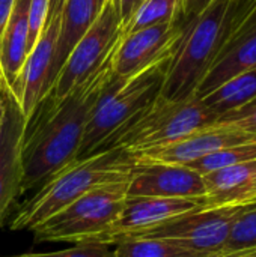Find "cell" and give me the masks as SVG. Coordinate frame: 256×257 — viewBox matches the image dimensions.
<instances>
[{
  "label": "cell",
  "mask_w": 256,
  "mask_h": 257,
  "mask_svg": "<svg viewBox=\"0 0 256 257\" xmlns=\"http://www.w3.org/2000/svg\"><path fill=\"white\" fill-rule=\"evenodd\" d=\"M110 59L65 98L53 99L47 95L27 119L21 151V193L75 160L86 125L112 77Z\"/></svg>",
  "instance_id": "6da1fadb"
},
{
  "label": "cell",
  "mask_w": 256,
  "mask_h": 257,
  "mask_svg": "<svg viewBox=\"0 0 256 257\" xmlns=\"http://www.w3.org/2000/svg\"><path fill=\"white\" fill-rule=\"evenodd\" d=\"M137 167L136 155L115 148L74 160L41 184V188L14 215L9 229L30 232L97 187L128 182Z\"/></svg>",
  "instance_id": "7a4b0ae2"
},
{
  "label": "cell",
  "mask_w": 256,
  "mask_h": 257,
  "mask_svg": "<svg viewBox=\"0 0 256 257\" xmlns=\"http://www.w3.org/2000/svg\"><path fill=\"white\" fill-rule=\"evenodd\" d=\"M234 0H213L183 27L181 39L167 65L160 96L166 101L193 98L220 54L232 26Z\"/></svg>",
  "instance_id": "3957f363"
},
{
  "label": "cell",
  "mask_w": 256,
  "mask_h": 257,
  "mask_svg": "<svg viewBox=\"0 0 256 257\" xmlns=\"http://www.w3.org/2000/svg\"><path fill=\"white\" fill-rule=\"evenodd\" d=\"M217 120L219 117L196 96L184 101H166L158 96L110 134L95 152L121 148L137 155L172 145Z\"/></svg>",
  "instance_id": "277c9868"
},
{
  "label": "cell",
  "mask_w": 256,
  "mask_h": 257,
  "mask_svg": "<svg viewBox=\"0 0 256 257\" xmlns=\"http://www.w3.org/2000/svg\"><path fill=\"white\" fill-rule=\"evenodd\" d=\"M169 62L163 60L130 78H118L112 72L86 125L75 160L92 155L110 134L160 96Z\"/></svg>",
  "instance_id": "5b68a950"
},
{
  "label": "cell",
  "mask_w": 256,
  "mask_h": 257,
  "mask_svg": "<svg viewBox=\"0 0 256 257\" xmlns=\"http://www.w3.org/2000/svg\"><path fill=\"white\" fill-rule=\"evenodd\" d=\"M128 182L94 188L30 232L36 242H101L119 218Z\"/></svg>",
  "instance_id": "8992f818"
},
{
  "label": "cell",
  "mask_w": 256,
  "mask_h": 257,
  "mask_svg": "<svg viewBox=\"0 0 256 257\" xmlns=\"http://www.w3.org/2000/svg\"><path fill=\"white\" fill-rule=\"evenodd\" d=\"M121 38L122 23L112 0H109L98 12L89 30L69 53L48 96L62 99L89 80L110 59Z\"/></svg>",
  "instance_id": "52a82bcc"
},
{
  "label": "cell",
  "mask_w": 256,
  "mask_h": 257,
  "mask_svg": "<svg viewBox=\"0 0 256 257\" xmlns=\"http://www.w3.org/2000/svg\"><path fill=\"white\" fill-rule=\"evenodd\" d=\"M246 208L247 203L202 206L130 238L169 239L189 250L216 257L226 244L232 223Z\"/></svg>",
  "instance_id": "ba28073f"
},
{
  "label": "cell",
  "mask_w": 256,
  "mask_h": 257,
  "mask_svg": "<svg viewBox=\"0 0 256 257\" xmlns=\"http://www.w3.org/2000/svg\"><path fill=\"white\" fill-rule=\"evenodd\" d=\"M181 35L183 26L175 21L124 35L110 59L113 75L130 78L163 60L172 59Z\"/></svg>",
  "instance_id": "9c48e42d"
},
{
  "label": "cell",
  "mask_w": 256,
  "mask_h": 257,
  "mask_svg": "<svg viewBox=\"0 0 256 257\" xmlns=\"http://www.w3.org/2000/svg\"><path fill=\"white\" fill-rule=\"evenodd\" d=\"M249 142H256V137L232 125L216 122L213 125H208L205 128L192 133L190 136L172 145L137 154L136 160L139 164L160 163V164L189 166L220 149H226Z\"/></svg>",
  "instance_id": "30bf717a"
},
{
  "label": "cell",
  "mask_w": 256,
  "mask_h": 257,
  "mask_svg": "<svg viewBox=\"0 0 256 257\" xmlns=\"http://www.w3.org/2000/svg\"><path fill=\"white\" fill-rule=\"evenodd\" d=\"M256 69V5L231 27L229 36L201 81L195 96L204 98L232 77Z\"/></svg>",
  "instance_id": "8fae6325"
},
{
  "label": "cell",
  "mask_w": 256,
  "mask_h": 257,
  "mask_svg": "<svg viewBox=\"0 0 256 257\" xmlns=\"http://www.w3.org/2000/svg\"><path fill=\"white\" fill-rule=\"evenodd\" d=\"M205 206L204 199L169 197H127L122 212L113 227L103 238V244H115L119 239L136 236L167 220Z\"/></svg>",
  "instance_id": "7c38bea8"
},
{
  "label": "cell",
  "mask_w": 256,
  "mask_h": 257,
  "mask_svg": "<svg viewBox=\"0 0 256 257\" xmlns=\"http://www.w3.org/2000/svg\"><path fill=\"white\" fill-rule=\"evenodd\" d=\"M127 197L204 199L205 185L202 176L187 166L137 163Z\"/></svg>",
  "instance_id": "4fadbf2b"
},
{
  "label": "cell",
  "mask_w": 256,
  "mask_h": 257,
  "mask_svg": "<svg viewBox=\"0 0 256 257\" xmlns=\"http://www.w3.org/2000/svg\"><path fill=\"white\" fill-rule=\"evenodd\" d=\"M5 101L6 114L0 134V224L21 194V151L27 125L20 104L6 87Z\"/></svg>",
  "instance_id": "5bb4252c"
},
{
  "label": "cell",
  "mask_w": 256,
  "mask_h": 257,
  "mask_svg": "<svg viewBox=\"0 0 256 257\" xmlns=\"http://www.w3.org/2000/svg\"><path fill=\"white\" fill-rule=\"evenodd\" d=\"M59 23L60 15L47 23L41 38L29 51L26 62L23 65L15 99L20 104L26 120L32 116L36 105L51 90L50 71L56 51Z\"/></svg>",
  "instance_id": "9a60e30c"
},
{
  "label": "cell",
  "mask_w": 256,
  "mask_h": 257,
  "mask_svg": "<svg viewBox=\"0 0 256 257\" xmlns=\"http://www.w3.org/2000/svg\"><path fill=\"white\" fill-rule=\"evenodd\" d=\"M29 3L30 0H14L8 24L0 39V83L17 96L18 80L29 54Z\"/></svg>",
  "instance_id": "2e32d148"
},
{
  "label": "cell",
  "mask_w": 256,
  "mask_h": 257,
  "mask_svg": "<svg viewBox=\"0 0 256 257\" xmlns=\"http://www.w3.org/2000/svg\"><path fill=\"white\" fill-rule=\"evenodd\" d=\"M205 206L244 205L256 197V160L219 169L202 176Z\"/></svg>",
  "instance_id": "e0dca14e"
},
{
  "label": "cell",
  "mask_w": 256,
  "mask_h": 257,
  "mask_svg": "<svg viewBox=\"0 0 256 257\" xmlns=\"http://www.w3.org/2000/svg\"><path fill=\"white\" fill-rule=\"evenodd\" d=\"M100 9L95 0H65L60 11V23L56 39V51L50 71L51 87L57 78L59 71L66 62L69 53L74 50L77 42L89 30L95 21Z\"/></svg>",
  "instance_id": "ac0fdd59"
},
{
  "label": "cell",
  "mask_w": 256,
  "mask_h": 257,
  "mask_svg": "<svg viewBox=\"0 0 256 257\" xmlns=\"http://www.w3.org/2000/svg\"><path fill=\"white\" fill-rule=\"evenodd\" d=\"M256 99V69L238 74L201 98L217 117L237 111Z\"/></svg>",
  "instance_id": "d6986e66"
},
{
  "label": "cell",
  "mask_w": 256,
  "mask_h": 257,
  "mask_svg": "<svg viewBox=\"0 0 256 257\" xmlns=\"http://www.w3.org/2000/svg\"><path fill=\"white\" fill-rule=\"evenodd\" d=\"M115 245V257H210L161 238H124Z\"/></svg>",
  "instance_id": "ffe728a7"
},
{
  "label": "cell",
  "mask_w": 256,
  "mask_h": 257,
  "mask_svg": "<svg viewBox=\"0 0 256 257\" xmlns=\"http://www.w3.org/2000/svg\"><path fill=\"white\" fill-rule=\"evenodd\" d=\"M216 257H256V202L235 218L225 247Z\"/></svg>",
  "instance_id": "44dd1931"
},
{
  "label": "cell",
  "mask_w": 256,
  "mask_h": 257,
  "mask_svg": "<svg viewBox=\"0 0 256 257\" xmlns=\"http://www.w3.org/2000/svg\"><path fill=\"white\" fill-rule=\"evenodd\" d=\"M180 0H142L128 24L122 29V36L137 30L175 21Z\"/></svg>",
  "instance_id": "7402d4cb"
},
{
  "label": "cell",
  "mask_w": 256,
  "mask_h": 257,
  "mask_svg": "<svg viewBox=\"0 0 256 257\" xmlns=\"http://www.w3.org/2000/svg\"><path fill=\"white\" fill-rule=\"evenodd\" d=\"M256 160V142H249V143H241L235 145L226 149H220L214 154H210L187 167L199 173L201 176L208 175L211 172H216L223 167H229L234 164H241L247 161Z\"/></svg>",
  "instance_id": "603a6c76"
},
{
  "label": "cell",
  "mask_w": 256,
  "mask_h": 257,
  "mask_svg": "<svg viewBox=\"0 0 256 257\" xmlns=\"http://www.w3.org/2000/svg\"><path fill=\"white\" fill-rule=\"evenodd\" d=\"M9 257H115L109 244L103 242H80L71 248L50 253H24Z\"/></svg>",
  "instance_id": "cb8c5ba5"
},
{
  "label": "cell",
  "mask_w": 256,
  "mask_h": 257,
  "mask_svg": "<svg viewBox=\"0 0 256 257\" xmlns=\"http://www.w3.org/2000/svg\"><path fill=\"white\" fill-rule=\"evenodd\" d=\"M48 9L50 0H30L29 3V38H27V48L29 51L35 47L38 39L41 38L47 21H48Z\"/></svg>",
  "instance_id": "d4e9b609"
},
{
  "label": "cell",
  "mask_w": 256,
  "mask_h": 257,
  "mask_svg": "<svg viewBox=\"0 0 256 257\" xmlns=\"http://www.w3.org/2000/svg\"><path fill=\"white\" fill-rule=\"evenodd\" d=\"M217 122L232 125V126L256 137V99L237 111H232L229 114L219 117Z\"/></svg>",
  "instance_id": "484cf974"
},
{
  "label": "cell",
  "mask_w": 256,
  "mask_h": 257,
  "mask_svg": "<svg viewBox=\"0 0 256 257\" xmlns=\"http://www.w3.org/2000/svg\"><path fill=\"white\" fill-rule=\"evenodd\" d=\"M211 2L213 0H180L175 23L184 27L187 23L196 18Z\"/></svg>",
  "instance_id": "4316f807"
},
{
  "label": "cell",
  "mask_w": 256,
  "mask_h": 257,
  "mask_svg": "<svg viewBox=\"0 0 256 257\" xmlns=\"http://www.w3.org/2000/svg\"><path fill=\"white\" fill-rule=\"evenodd\" d=\"M142 0H112L119 18H121V23H122V29L128 24L131 15L134 14V11L137 9V6L140 5Z\"/></svg>",
  "instance_id": "83f0119b"
},
{
  "label": "cell",
  "mask_w": 256,
  "mask_h": 257,
  "mask_svg": "<svg viewBox=\"0 0 256 257\" xmlns=\"http://www.w3.org/2000/svg\"><path fill=\"white\" fill-rule=\"evenodd\" d=\"M253 5H256V0H234V6H232V26H235L252 9Z\"/></svg>",
  "instance_id": "f1b7e54d"
},
{
  "label": "cell",
  "mask_w": 256,
  "mask_h": 257,
  "mask_svg": "<svg viewBox=\"0 0 256 257\" xmlns=\"http://www.w3.org/2000/svg\"><path fill=\"white\" fill-rule=\"evenodd\" d=\"M12 5H14V0H0V39H2L3 30L8 24L9 15L12 11Z\"/></svg>",
  "instance_id": "f546056e"
},
{
  "label": "cell",
  "mask_w": 256,
  "mask_h": 257,
  "mask_svg": "<svg viewBox=\"0 0 256 257\" xmlns=\"http://www.w3.org/2000/svg\"><path fill=\"white\" fill-rule=\"evenodd\" d=\"M65 0H50V9H48V21H51L53 18L60 15L62 6H63ZM47 21V23H48Z\"/></svg>",
  "instance_id": "4dcf8cb0"
},
{
  "label": "cell",
  "mask_w": 256,
  "mask_h": 257,
  "mask_svg": "<svg viewBox=\"0 0 256 257\" xmlns=\"http://www.w3.org/2000/svg\"><path fill=\"white\" fill-rule=\"evenodd\" d=\"M5 114H6V101H5V86L0 83V134L5 122Z\"/></svg>",
  "instance_id": "1f68e13d"
},
{
  "label": "cell",
  "mask_w": 256,
  "mask_h": 257,
  "mask_svg": "<svg viewBox=\"0 0 256 257\" xmlns=\"http://www.w3.org/2000/svg\"><path fill=\"white\" fill-rule=\"evenodd\" d=\"M95 2H97V6H98V9L101 11V8H103V6H104V5H106L109 0H95Z\"/></svg>",
  "instance_id": "d6a6232c"
}]
</instances>
